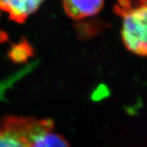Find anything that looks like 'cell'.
<instances>
[{"mask_svg": "<svg viewBox=\"0 0 147 147\" xmlns=\"http://www.w3.org/2000/svg\"><path fill=\"white\" fill-rule=\"evenodd\" d=\"M34 51L26 40L13 45L9 50V57L16 63L24 62L33 56Z\"/></svg>", "mask_w": 147, "mask_h": 147, "instance_id": "obj_5", "label": "cell"}, {"mask_svg": "<svg viewBox=\"0 0 147 147\" xmlns=\"http://www.w3.org/2000/svg\"><path fill=\"white\" fill-rule=\"evenodd\" d=\"M146 0H116L114 11L123 19L121 37L126 48L140 57L146 55Z\"/></svg>", "mask_w": 147, "mask_h": 147, "instance_id": "obj_1", "label": "cell"}, {"mask_svg": "<svg viewBox=\"0 0 147 147\" xmlns=\"http://www.w3.org/2000/svg\"><path fill=\"white\" fill-rule=\"evenodd\" d=\"M0 147H28V145L13 132L0 127Z\"/></svg>", "mask_w": 147, "mask_h": 147, "instance_id": "obj_6", "label": "cell"}, {"mask_svg": "<svg viewBox=\"0 0 147 147\" xmlns=\"http://www.w3.org/2000/svg\"><path fill=\"white\" fill-rule=\"evenodd\" d=\"M53 121L46 119L42 126L28 137V147H70L67 141L53 131Z\"/></svg>", "mask_w": 147, "mask_h": 147, "instance_id": "obj_2", "label": "cell"}, {"mask_svg": "<svg viewBox=\"0 0 147 147\" xmlns=\"http://www.w3.org/2000/svg\"><path fill=\"white\" fill-rule=\"evenodd\" d=\"M44 0H0V10L11 21L22 24L33 15Z\"/></svg>", "mask_w": 147, "mask_h": 147, "instance_id": "obj_3", "label": "cell"}, {"mask_svg": "<svg viewBox=\"0 0 147 147\" xmlns=\"http://www.w3.org/2000/svg\"><path fill=\"white\" fill-rule=\"evenodd\" d=\"M103 26L101 22H85L84 24H81V26L79 27V33L81 34V36H89V35H95L96 33L101 30V28Z\"/></svg>", "mask_w": 147, "mask_h": 147, "instance_id": "obj_7", "label": "cell"}, {"mask_svg": "<svg viewBox=\"0 0 147 147\" xmlns=\"http://www.w3.org/2000/svg\"><path fill=\"white\" fill-rule=\"evenodd\" d=\"M7 40H8L7 34L0 28V43H3V42H7Z\"/></svg>", "mask_w": 147, "mask_h": 147, "instance_id": "obj_8", "label": "cell"}, {"mask_svg": "<svg viewBox=\"0 0 147 147\" xmlns=\"http://www.w3.org/2000/svg\"><path fill=\"white\" fill-rule=\"evenodd\" d=\"M66 15L74 21L96 15L104 6V0H62Z\"/></svg>", "mask_w": 147, "mask_h": 147, "instance_id": "obj_4", "label": "cell"}]
</instances>
